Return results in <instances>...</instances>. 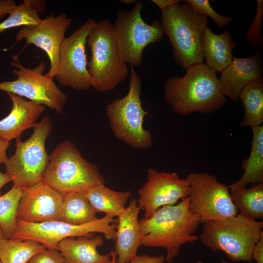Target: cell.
I'll return each instance as SVG.
<instances>
[{
  "label": "cell",
  "mask_w": 263,
  "mask_h": 263,
  "mask_svg": "<svg viewBox=\"0 0 263 263\" xmlns=\"http://www.w3.org/2000/svg\"><path fill=\"white\" fill-rule=\"evenodd\" d=\"M201 224L199 217L190 209L188 197L175 205L158 208L149 218L139 220L142 245L164 248L166 261L170 263L183 245L199 239L194 234Z\"/></svg>",
  "instance_id": "6da1fadb"
},
{
  "label": "cell",
  "mask_w": 263,
  "mask_h": 263,
  "mask_svg": "<svg viewBox=\"0 0 263 263\" xmlns=\"http://www.w3.org/2000/svg\"><path fill=\"white\" fill-rule=\"evenodd\" d=\"M165 97L173 112L181 115L210 113L222 108L227 101L216 73L205 63L189 68L183 77L169 78Z\"/></svg>",
  "instance_id": "7a4b0ae2"
},
{
  "label": "cell",
  "mask_w": 263,
  "mask_h": 263,
  "mask_svg": "<svg viewBox=\"0 0 263 263\" xmlns=\"http://www.w3.org/2000/svg\"><path fill=\"white\" fill-rule=\"evenodd\" d=\"M160 21L172 47L177 64L187 70L204 63L202 40L208 26L207 17L186 0L161 10Z\"/></svg>",
  "instance_id": "3957f363"
},
{
  "label": "cell",
  "mask_w": 263,
  "mask_h": 263,
  "mask_svg": "<svg viewBox=\"0 0 263 263\" xmlns=\"http://www.w3.org/2000/svg\"><path fill=\"white\" fill-rule=\"evenodd\" d=\"M42 182L63 195L85 194L105 183L97 166L85 159L77 147L68 140L58 144L49 155Z\"/></svg>",
  "instance_id": "277c9868"
},
{
  "label": "cell",
  "mask_w": 263,
  "mask_h": 263,
  "mask_svg": "<svg viewBox=\"0 0 263 263\" xmlns=\"http://www.w3.org/2000/svg\"><path fill=\"white\" fill-rule=\"evenodd\" d=\"M201 243L213 252L223 251L233 262H253L252 252L263 234V222L238 213L223 220L203 223Z\"/></svg>",
  "instance_id": "5b68a950"
},
{
  "label": "cell",
  "mask_w": 263,
  "mask_h": 263,
  "mask_svg": "<svg viewBox=\"0 0 263 263\" xmlns=\"http://www.w3.org/2000/svg\"><path fill=\"white\" fill-rule=\"evenodd\" d=\"M86 44L91 53L88 70L95 90L103 93L113 90L129 75L130 70L120 58L113 24L110 20L96 22Z\"/></svg>",
  "instance_id": "8992f818"
},
{
  "label": "cell",
  "mask_w": 263,
  "mask_h": 263,
  "mask_svg": "<svg viewBox=\"0 0 263 263\" xmlns=\"http://www.w3.org/2000/svg\"><path fill=\"white\" fill-rule=\"evenodd\" d=\"M130 70L127 94L108 104L106 115L111 131L118 139L135 149H150L153 144L152 135L143 126L145 116L150 113L142 106L141 78L134 67Z\"/></svg>",
  "instance_id": "52a82bcc"
},
{
  "label": "cell",
  "mask_w": 263,
  "mask_h": 263,
  "mask_svg": "<svg viewBox=\"0 0 263 263\" xmlns=\"http://www.w3.org/2000/svg\"><path fill=\"white\" fill-rule=\"evenodd\" d=\"M33 128L26 141L16 139L15 152L4 164L5 173L12 177V187L21 189L42 181L49 160L45 142L53 130L50 117L46 115Z\"/></svg>",
  "instance_id": "ba28073f"
},
{
  "label": "cell",
  "mask_w": 263,
  "mask_h": 263,
  "mask_svg": "<svg viewBox=\"0 0 263 263\" xmlns=\"http://www.w3.org/2000/svg\"><path fill=\"white\" fill-rule=\"evenodd\" d=\"M144 7L141 1H137L131 10H118L113 24L120 58L133 67L141 65L145 47L160 41L165 35L159 19L150 24L145 22L141 16Z\"/></svg>",
  "instance_id": "9c48e42d"
},
{
  "label": "cell",
  "mask_w": 263,
  "mask_h": 263,
  "mask_svg": "<svg viewBox=\"0 0 263 263\" xmlns=\"http://www.w3.org/2000/svg\"><path fill=\"white\" fill-rule=\"evenodd\" d=\"M12 58L11 64L15 68L13 73L17 78L0 82V90L26 97L36 104L62 113L68 97L56 85L54 78L43 74L46 69L44 62L31 69L23 66L16 56Z\"/></svg>",
  "instance_id": "30bf717a"
},
{
  "label": "cell",
  "mask_w": 263,
  "mask_h": 263,
  "mask_svg": "<svg viewBox=\"0 0 263 263\" xmlns=\"http://www.w3.org/2000/svg\"><path fill=\"white\" fill-rule=\"evenodd\" d=\"M117 219L106 215L89 223L74 225L60 221L41 223L17 221L16 231L13 239H30L37 241L47 248L57 250L58 244L63 239L72 237H93V233L104 235L108 240H115Z\"/></svg>",
  "instance_id": "8fae6325"
},
{
  "label": "cell",
  "mask_w": 263,
  "mask_h": 263,
  "mask_svg": "<svg viewBox=\"0 0 263 263\" xmlns=\"http://www.w3.org/2000/svg\"><path fill=\"white\" fill-rule=\"evenodd\" d=\"M186 179L190 187V209L199 217L201 223L223 220L238 213L228 186L215 176L195 172L189 173Z\"/></svg>",
  "instance_id": "7c38bea8"
},
{
  "label": "cell",
  "mask_w": 263,
  "mask_h": 263,
  "mask_svg": "<svg viewBox=\"0 0 263 263\" xmlns=\"http://www.w3.org/2000/svg\"><path fill=\"white\" fill-rule=\"evenodd\" d=\"M96 22L89 19L63 40L55 76L61 85L76 91H86L92 86L85 46L89 33Z\"/></svg>",
  "instance_id": "4fadbf2b"
},
{
  "label": "cell",
  "mask_w": 263,
  "mask_h": 263,
  "mask_svg": "<svg viewBox=\"0 0 263 263\" xmlns=\"http://www.w3.org/2000/svg\"><path fill=\"white\" fill-rule=\"evenodd\" d=\"M190 187L186 179L176 172L159 171L150 168L147 181L138 190V206L144 210V218H150L158 208L175 205L189 196Z\"/></svg>",
  "instance_id": "5bb4252c"
},
{
  "label": "cell",
  "mask_w": 263,
  "mask_h": 263,
  "mask_svg": "<svg viewBox=\"0 0 263 263\" xmlns=\"http://www.w3.org/2000/svg\"><path fill=\"white\" fill-rule=\"evenodd\" d=\"M72 22V19L65 13L57 16L52 13L38 25L22 27L16 35V42L10 48L24 39L26 43L23 50L32 44L43 50L50 63V68L46 74L54 78L58 70L60 49Z\"/></svg>",
  "instance_id": "9a60e30c"
},
{
  "label": "cell",
  "mask_w": 263,
  "mask_h": 263,
  "mask_svg": "<svg viewBox=\"0 0 263 263\" xmlns=\"http://www.w3.org/2000/svg\"><path fill=\"white\" fill-rule=\"evenodd\" d=\"M63 197L42 181L22 189L17 221L32 223L59 221Z\"/></svg>",
  "instance_id": "2e32d148"
},
{
  "label": "cell",
  "mask_w": 263,
  "mask_h": 263,
  "mask_svg": "<svg viewBox=\"0 0 263 263\" xmlns=\"http://www.w3.org/2000/svg\"><path fill=\"white\" fill-rule=\"evenodd\" d=\"M263 71L261 50L245 58L234 56L231 63L219 78L222 93L232 101H237L247 85L262 78Z\"/></svg>",
  "instance_id": "e0dca14e"
},
{
  "label": "cell",
  "mask_w": 263,
  "mask_h": 263,
  "mask_svg": "<svg viewBox=\"0 0 263 263\" xmlns=\"http://www.w3.org/2000/svg\"><path fill=\"white\" fill-rule=\"evenodd\" d=\"M141 209L137 200L132 198L117 216L114 250L116 263H129L137 255V250L142 245L143 235L138 220Z\"/></svg>",
  "instance_id": "ac0fdd59"
},
{
  "label": "cell",
  "mask_w": 263,
  "mask_h": 263,
  "mask_svg": "<svg viewBox=\"0 0 263 263\" xmlns=\"http://www.w3.org/2000/svg\"><path fill=\"white\" fill-rule=\"evenodd\" d=\"M7 94L12 102V107L8 115L0 120V139L10 142L20 138L25 130L33 128L45 108L16 94Z\"/></svg>",
  "instance_id": "d6986e66"
},
{
  "label": "cell",
  "mask_w": 263,
  "mask_h": 263,
  "mask_svg": "<svg viewBox=\"0 0 263 263\" xmlns=\"http://www.w3.org/2000/svg\"><path fill=\"white\" fill-rule=\"evenodd\" d=\"M103 244L100 235L68 237L59 242L56 249L62 255L64 263H106L111 260L110 253L102 255L97 250Z\"/></svg>",
  "instance_id": "ffe728a7"
},
{
  "label": "cell",
  "mask_w": 263,
  "mask_h": 263,
  "mask_svg": "<svg viewBox=\"0 0 263 263\" xmlns=\"http://www.w3.org/2000/svg\"><path fill=\"white\" fill-rule=\"evenodd\" d=\"M205 65L216 72L222 73L232 62V50L236 46L230 33L225 30L215 34L207 26L202 40Z\"/></svg>",
  "instance_id": "44dd1931"
},
{
  "label": "cell",
  "mask_w": 263,
  "mask_h": 263,
  "mask_svg": "<svg viewBox=\"0 0 263 263\" xmlns=\"http://www.w3.org/2000/svg\"><path fill=\"white\" fill-rule=\"evenodd\" d=\"M251 129L252 140L250 154L241 166L244 171L243 175L237 182L228 186L230 192L245 188L249 184L255 185L263 183V125Z\"/></svg>",
  "instance_id": "7402d4cb"
},
{
  "label": "cell",
  "mask_w": 263,
  "mask_h": 263,
  "mask_svg": "<svg viewBox=\"0 0 263 263\" xmlns=\"http://www.w3.org/2000/svg\"><path fill=\"white\" fill-rule=\"evenodd\" d=\"M85 195L97 212H103L113 218L123 211L128 200L132 197L129 191H115L105 184L92 188Z\"/></svg>",
  "instance_id": "603a6c76"
},
{
  "label": "cell",
  "mask_w": 263,
  "mask_h": 263,
  "mask_svg": "<svg viewBox=\"0 0 263 263\" xmlns=\"http://www.w3.org/2000/svg\"><path fill=\"white\" fill-rule=\"evenodd\" d=\"M96 213L84 194L69 192L63 195L59 221L74 225H82L96 220Z\"/></svg>",
  "instance_id": "cb8c5ba5"
},
{
  "label": "cell",
  "mask_w": 263,
  "mask_h": 263,
  "mask_svg": "<svg viewBox=\"0 0 263 263\" xmlns=\"http://www.w3.org/2000/svg\"><path fill=\"white\" fill-rule=\"evenodd\" d=\"M239 99L244 111L243 120L240 124V127L252 128L263 125V78L247 85L241 92Z\"/></svg>",
  "instance_id": "d4e9b609"
},
{
  "label": "cell",
  "mask_w": 263,
  "mask_h": 263,
  "mask_svg": "<svg viewBox=\"0 0 263 263\" xmlns=\"http://www.w3.org/2000/svg\"><path fill=\"white\" fill-rule=\"evenodd\" d=\"M47 248L30 239H0V263H27L35 254Z\"/></svg>",
  "instance_id": "484cf974"
},
{
  "label": "cell",
  "mask_w": 263,
  "mask_h": 263,
  "mask_svg": "<svg viewBox=\"0 0 263 263\" xmlns=\"http://www.w3.org/2000/svg\"><path fill=\"white\" fill-rule=\"evenodd\" d=\"M230 196L240 213L253 220L263 218V183L236 189L230 192Z\"/></svg>",
  "instance_id": "4316f807"
},
{
  "label": "cell",
  "mask_w": 263,
  "mask_h": 263,
  "mask_svg": "<svg viewBox=\"0 0 263 263\" xmlns=\"http://www.w3.org/2000/svg\"><path fill=\"white\" fill-rule=\"evenodd\" d=\"M46 2L42 0H24L14 8L5 20L0 22V34L14 27L38 24L41 21L39 13H43Z\"/></svg>",
  "instance_id": "83f0119b"
},
{
  "label": "cell",
  "mask_w": 263,
  "mask_h": 263,
  "mask_svg": "<svg viewBox=\"0 0 263 263\" xmlns=\"http://www.w3.org/2000/svg\"><path fill=\"white\" fill-rule=\"evenodd\" d=\"M21 194L20 188L12 187L0 196V225L5 238H12L16 231L18 208Z\"/></svg>",
  "instance_id": "f1b7e54d"
},
{
  "label": "cell",
  "mask_w": 263,
  "mask_h": 263,
  "mask_svg": "<svg viewBox=\"0 0 263 263\" xmlns=\"http://www.w3.org/2000/svg\"><path fill=\"white\" fill-rule=\"evenodd\" d=\"M256 13L245 35L246 41L258 50H261L263 40L261 26L263 16V0H257Z\"/></svg>",
  "instance_id": "f546056e"
},
{
  "label": "cell",
  "mask_w": 263,
  "mask_h": 263,
  "mask_svg": "<svg viewBox=\"0 0 263 263\" xmlns=\"http://www.w3.org/2000/svg\"><path fill=\"white\" fill-rule=\"evenodd\" d=\"M192 7L198 12L207 18H210L217 26L220 28L226 26L233 17H227L217 13L211 7L208 0H187Z\"/></svg>",
  "instance_id": "4dcf8cb0"
},
{
  "label": "cell",
  "mask_w": 263,
  "mask_h": 263,
  "mask_svg": "<svg viewBox=\"0 0 263 263\" xmlns=\"http://www.w3.org/2000/svg\"><path fill=\"white\" fill-rule=\"evenodd\" d=\"M60 252L56 249L46 248L33 256L27 263H64Z\"/></svg>",
  "instance_id": "1f68e13d"
},
{
  "label": "cell",
  "mask_w": 263,
  "mask_h": 263,
  "mask_svg": "<svg viewBox=\"0 0 263 263\" xmlns=\"http://www.w3.org/2000/svg\"><path fill=\"white\" fill-rule=\"evenodd\" d=\"M165 256L136 255L129 263H166Z\"/></svg>",
  "instance_id": "d6a6232c"
},
{
  "label": "cell",
  "mask_w": 263,
  "mask_h": 263,
  "mask_svg": "<svg viewBox=\"0 0 263 263\" xmlns=\"http://www.w3.org/2000/svg\"><path fill=\"white\" fill-rule=\"evenodd\" d=\"M252 257L256 263H263V234L254 247Z\"/></svg>",
  "instance_id": "836d02e7"
},
{
  "label": "cell",
  "mask_w": 263,
  "mask_h": 263,
  "mask_svg": "<svg viewBox=\"0 0 263 263\" xmlns=\"http://www.w3.org/2000/svg\"><path fill=\"white\" fill-rule=\"evenodd\" d=\"M16 6L13 0H0V19L9 14Z\"/></svg>",
  "instance_id": "e575fe53"
},
{
  "label": "cell",
  "mask_w": 263,
  "mask_h": 263,
  "mask_svg": "<svg viewBox=\"0 0 263 263\" xmlns=\"http://www.w3.org/2000/svg\"><path fill=\"white\" fill-rule=\"evenodd\" d=\"M9 142L0 139V164H5L8 159L6 151L10 145Z\"/></svg>",
  "instance_id": "d590c367"
},
{
  "label": "cell",
  "mask_w": 263,
  "mask_h": 263,
  "mask_svg": "<svg viewBox=\"0 0 263 263\" xmlns=\"http://www.w3.org/2000/svg\"><path fill=\"white\" fill-rule=\"evenodd\" d=\"M161 10L175 4L179 3L182 0H151Z\"/></svg>",
  "instance_id": "8d00e7d4"
},
{
  "label": "cell",
  "mask_w": 263,
  "mask_h": 263,
  "mask_svg": "<svg viewBox=\"0 0 263 263\" xmlns=\"http://www.w3.org/2000/svg\"><path fill=\"white\" fill-rule=\"evenodd\" d=\"M12 181V177L0 171V190L6 184Z\"/></svg>",
  "instance_id": "74e56055"
},
{
  "label": "cell",
  "mask_w": 263,
  "mask_h": 263,
  "mask_svg": "<svg viewBox=\"0 0 263 263\" xmlns=\"http://www.w3.org/2000/svg\"><path fill=\"white\" fill-rule=\"evenodd\" d=\"M111 256V260L106 263H116V254L114 250H112L110 252Z\"/></svg>",
  "instance_id": "f35d334b"
},
{
  "label": "cell",
  "mask_w": 263,
  "mask_h": 263,
  "mask_svg": "<svg viewBox=\"0 0 263 263\" xmlns=\"http://www.w3.org/2000/svg\"><path fill=\"white\" fill-rule=\"evenodd\" d=\"M121 3L126 4H131L132 3H135L137 2V0H120Z\"/></svg>",
  "instance_id": "ab89813d"
},
{
  "label": "cell",
  "mask_w": 263,
  "mask_h": 263,
  "mask_svg": "<svg viewBox=\"0 0 263 263\" xmlns=\"http://www.w3.org/2000/svg\"><path fill=\"white\" fill-rule=\"evenodd\" d=\"M196 263H205L202 261H198ZM221 263H229V262L226 260H224L221 262Z\"/></svg>",
  "instance_id": "60d3db41"
},
{
  "label": "cell",
  "mask_w": 263,
  "mask_h": 263,
  "mask_svg": "<svg viewBox=\"0 0 263 263\" xmlns=\"http://www.w3.org/2000/svg\"><path fill=\"white\" fill-rule=\"evenodd\" d=\"M4 237L3 230L0 225V239Z\"/></svg>",
  "instance_id": "b9f144b4"
},
{
  "label": "cell",
  "mask_w": 263,
  "mask_h": 263,
  "mask_svg": "<svg viewBox=\"0 0 263 263\" xmlns=\"http://www.w3.org/2000/svg\"></svg>",
  "instance_id": "7bdbcfd3"
}]
</instances>
